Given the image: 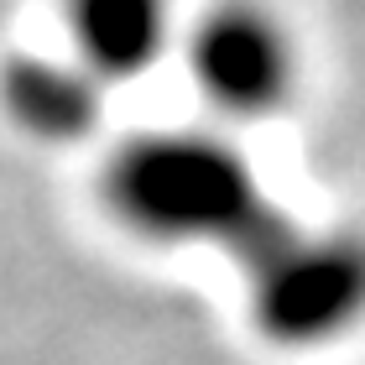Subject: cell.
I'll use <instances>...</instances> for the list:
<instances>
[{"instance_id": "obj_2", "label": "cell", "mask_w": 365, "mask_h": 365, "mask_svg": "<svg viewBox=\"0 0 365 365\" xmlns=\"http://www.w3.org/2000/svg\"><path fill=\"white\" fill-rule=\"evenodd\" d=\"M251 277V313L282 344H319L365 313V235L292 225Z\"/></svg>"}, {"instance_id": "obj_3", "label": "cell", "mask_w": 365, "mask_h": 365, "mask_svg": "<svg viewBox=\"0 0 365 365\" xmlns=\"http://www.w3.org/2000/svg\"><path fill=\"white\" fill-rule=\"evenodd\" d=\"M188 68L198 94L225 115H272L287 99L297 63H292V37L277 26L272 11L251 6V0H230L214 6L204 21L193 26L188 42Z\"/></svg>"}, {"instance_id": "obj_5", "label": "cell", "mask_w": 365, "mask_h": 365, "mask_svg": "<svg viewBox=\"0 0 365 365\" xmlns=\"http://www.w3.org/2000/svg\"><path fill=\"white\" fill-rule=\"evenodd\" d=\"M0 99L11 120L42 141H78L99 120V78L73 58H11Z\"/></svg>"}, {"instance_id": "obj_1", "label": "cell", "mask_w": 365, "mask_h": 365, "mask_svg": "<svg viewBox=\"0 0 365 365\" xmlns=\"http://www.w3.org/2000/svg\"><path fill=\"white\" fill-rule=\"evenodd\" d=\"M115 214L152 240H220L251 267L292 230V220L261 198L245 157L220 136L162 130L136 136L110 162Z\"/></svg>"}, {"instance_id": "obj_4", "label": "cell", "mask_w": 365, "mask_h": 365, "mask_svg": "<svg viewBox=\"0 0 365 365\" xmlns=\"http://www.w3.org/2000/svg\"><path fill=\"white\" fill-rule=\"evenodd\" d=\"M73 63L99 84L136 78L168 42V0H68Z\"/></svg>"}]
</instances>
